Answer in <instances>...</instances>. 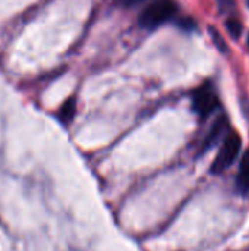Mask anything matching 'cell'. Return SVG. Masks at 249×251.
<instances>
[{
	"instance_id": "1",
	"label": "cell",
	"mask_w": 249,
	"mask_h": 251,
	"mask_svg": "<svg viewBox=\"0 0 249 251\" xmlns=\"http://www.w3.org/2000/svg\"><path fill=\"white\" fill-rule=\"evenodd\" d=\"M176 13V4L172 0H153L139 15L138 22L142 28L153 29L172 19Z\"/></svg>"
},
{
	"instance_id": "2",
	"label": "cell",
	"mask_w": 249,
	"mask_h": 251,
	"mask_svg": "<svg viewBox=\"0 0 249 251\" xmlns=\"http://www.w3.org/2000/svg\"><path fill=\"white\" fill-rule=\"evenodd\" d=\"M241 147H242L241 135L235 131H229L227 135L225 137V141H223L213 165H211V174L220 175L225 171H227L238 159Z\"/></svg>"
},
{
	"instance_id": "3",
	"label": "cell",
	"mask_w": 249,
	"mask_h": 251,
	"mask_svg": "<svg viewBox=\"0 0 249 251\" xmlns=\"http://www.w3.org/2000/svg\"><path fill=\"white\" fill-rule=\"evenodd\" d=\"M220 106L219 96L211 84H204L192 93V109L203 119L208 118Z\"/></svg>"
},
{
	"instance_id": "4",
	"label": "cell",
	"mask_w": 249,
	"mask_h": 251,
	"mask_svg": "<svg viewBox=\"0 0 249 251\" xmlns=\"http://www.w3.org/2000/svg\"><path fill=\"white\" fill-rule=\"evenodd\" d=\"M227 129H229V121H227V118L226 116H220L214 122V125H213L211 131L208 132V135L205 137V140L203 143V147H201V153H205L207 150H210L227 132Z\"/></svg>"
},
{
	"instance_id": "5",
	"label": "cell",
	"mask_w": 249,
	"mask_h": 251,
	"mask_svg": "<svg viewBox=\"0 0 249 251\" xmlns=\"http://www.w3.org/2000/svg\"><path fill=\"white\" fill-rule=\"evenodd\" d=\"M236 190L244 197L249 196V149L244 153L239 165V171L236 176Z\"/></svg>"
},
{
	"instance_id": "6",
	"label": "cell",
	"mask_w": 249,
	"mask_h": 251,
	"mask_svg": "<svg viewBox=\"0 0 249 251\" xmlns=\"http://www.w3.org/2000/svg\"><path fill=\"white\" fill-rule=\"evenodd\" d=\"M75 112H76V101L75 99H69L60 109L59 112V119L63 122V124H69L73 116H75Z\"/></svg>"
},
{
	"instance_id": "7",
	"label": "cell",
	"mask_w": 249,
	"mask_h": 251,
	"mask_svg": "<svg viewBox=\"0 0 249 251\" xmlns=\"http://www.w3.org/2000/svg\"><path fill=\"white\" fill-rule=\"evenodd\" d=\"M208 31H210L211 40H213V43L216 44V47H217L222 53H227V51H229V49H227V43L225 41V38L222 37V34H220L216 28H213V26H210V28H208Z\"/></svg>"
},
{
	"instance_id": "8",
	"label": "cell",
	"mask_w": 249,
	"mask_h": 251,
	"mask_svg": "<svg viewBox=\"0 0 249 251\" xmlns=\"http://www.w3.org/2000/svg\"><path fill=\"white\" fill-rule=\"evenodd\" d=\"M226 26H227V31L230 32V35L233 38H238L241 35V32H242V25L236 19H227L226 21Z\"/></svg>"
},
{
	"instance_id": "9",
	"label": "cell",
	"mask_w": 249,
	"mask_h": 251,
	"mask_svg": "<svg viewBox=\"0 0 249 251\" xmlns=\"http://www.w3.org/2000/svg\"><path fill=\"white\" fill-rule=\"evenodd\" d=\"M120 1H126V3H131V0H120Z\"/></svg>"
},
{
	"instance_id": "10",
	"label": "cell",
	"mask_w": 249,
	"mask_h": 251,
	"mask_svg": "<svg viewBox=\"0 0 249 251\" xmlns=\"http://www.w3.org/2000/svg\"><path fill=\"white\" fill-rule=\"evenodd\" d=\"M248 47H249V35H248Z\"/></svg>"
},
{
	"instance_id": "11",
	"label": "cell",
	"mask_w": 249,
	"mask_h": 251,
	"mask_svg": "<svg viewBox=\"0 0 249 251\" xmlns=\"http://www.w3.org/2000/svg\"><path fill=\"white\" fill-rule=\"evenodd\" d=\"M247 1H248V4H249V0H247Z\"/></svg>"
}]
</instances>
